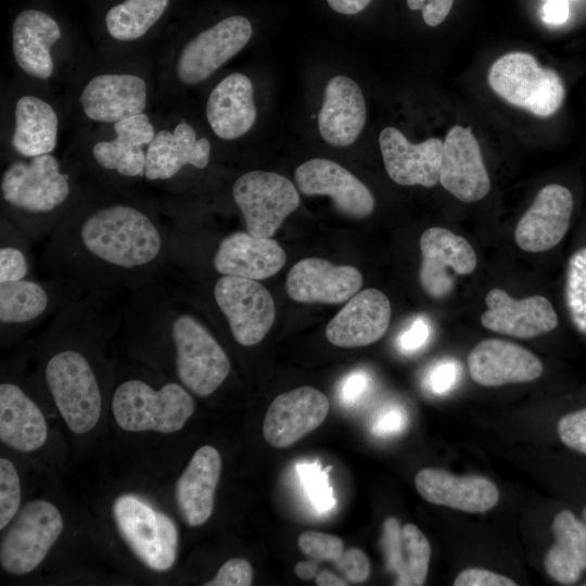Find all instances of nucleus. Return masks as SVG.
Here are the masks:
<instances>
[{
	"label": "nucleus",
	"instance_id": "b1692460",
	"mask_svg": "<svg viewBox=\"0 0 586 586\" xmlns=\"http://www.w3.org/2000/svg\"><path fill=\"white\" fill-rule=\"evenodd\" d=\"M49 434L46 417L16 379H2L0 383V440L2 444L21 453L40 449Z\"/></svg>",
	"mask_w": 586,
	"mask_h": 586
},
{
	"label": "nucleus",
	"instance_id": "a19ab883",
	"mask_svg": "<svg viewBox=\"0 0 586 586\" xmlns=\"http://www.w3.org/2000/svg\"><path fill=\"white\" fill-rule=\"evenodd\" d=\"M297 544L304 555L318 562H336L344 552V543L339 536L322 532L305 531Z\"/></svg>",
	"mask_w": 586,
	"mask_h": 586
},
{
	"label": "nucleus",
	"instance_id": "39448f33",
	"mask_svg": "<svg viewBox=\"0 0 586 586\" xmlns=\"http://www.w3.org/2000/svg\"><path fill=\"white\" fill-rule=\"evenodd\" d=\"M111 410L118 428L126 432L171 434L183 429L195 403L192 393L178 381L129 368L114 381Z\"/></svg>",
	"mask_w": 586,
	"mask_h": 586
},
{
	"label": "nucleus",
	"instance_id": "c756f323",
	"mask_svg": "<svg viewBox=\"0 0 586 586\" xmlns=\"http://www.w3.org/2000/svg\"><path fill=\"white\" fill-rule=\"evenodd\" d=\"M58 22L48 13L28 9L12 24V48L17 65L28 75L48 79L54 71L51 47L61 38Z\"/></svg>",
	"mask_w": 586,
	"mask_h": 586
},
{
	"label": "nucleus",
	"instance_id": "c03bdc74",
	"mask_svg": "<svg viewBox=\"0 0 586 586\" xmlns=\"http://www.w3.org/2000/svg\"><path fill=\"white\" fill-rule=\"evenodd\" d=\"M114 131L117 138L137 146L149 145L155 137L153 125L143 112L114 123Z\"/></svg>",
	"mask_w": 586,
	"mask_h": 586
},
{
	"label": "nucleus",
	"instance_id": "0eeeda50",
	"mask_svg": "<svg viewBox=\"0 0 586 586\" xmlns=\"http://www.w3.org/2000/svg\"><path fill=\"white\" fill-rule=\"evenodd\" d=\"M487 80L498 97L538 117L553 115L565 95L559 74L522 51L498 58L489 67Z\"/></svg>",
	"mask_w": 586,
	"mask_h": 586
},
{
	"label": "nucleus",
	"instance_id": "052dcab7",
	"mask_svg": "<svg viewBox=\"0 0 586 586\" xmlns=\"http://www.w3.org/2000/svg\"><path fill=\"white\" fill-rule=\"evenodd\" d=\"M566 1H569V0H566Z\"/></svg>",
	"mask_w": 586,
	"mask_h": 586
},
{
	"label": "nucleus",
	"instance_id": "58836bf2",
	"mask_svg": "<svg viewBox=\"0 0 586 586\" xmlns=\"http://www.w3.org/2000/svg\"><path fill=\"white\" fill-rule=\"evenodd\" d=\"M22 507L21 477L15 464L8 458H0V530L16 515Z\"/></svg>",
	"mask_w": 586,
	"mask_h": 586
},
{
	"label": "nucleus",
	"instance_id": "f257e3e1",
	"mask_svg": "<svg viewBox=\"0 0 586 586\" xmlns=\"http://www.w3.org/2000/svg\"><path fill=\"white\" fill-rule=\"evenodd\" d=\"M40 266L46 278L81 294L132 292L170 271L168 224L133 203L85 202L48 238Z\"/></svg>",
	"mask_w": 586,
	"mask_h": 586
},
{
	"label": "nucleus",
	"instance_id": "6e6552de",
	"mask_svg": "<svg viewBox=\"0 0 586 586\" xmlns=\"http://www.w3.org/2000/svg\"><path fill=\"white\" fill-rule=\"evenodd\" d=\"M64 530V518L52 501L37 498L24 504L4 528L0 565L10 575L34 572Z\"/></svg>",
	"mask_w": 586,
	"mask_h": 586
},
{
	"label": "nucleus",
	"instance_id": "09e8293b",
	"mask_svg": "<svg viewBox=\"0 0 586 586\" xmlns=\"http://www.w3.org/2000/svg\"><path fill=\"white\" fill-rule=\"evenodd\" d=\"M453 584L455 586H517L513 579L480 568H468L461 571Z\"/></svg>",
	"mask_w": 586,
	"mask_h": 586
},
{
	"label": "nucleus",
	"instance_id": "864d4df0",
	"mask_svg": "<svg viewBox=\"0 0 586 586\" xmlns=\"http://www.w3.org/2000/svg\"><path fill=\"white\" fill-rule=\"evenodd\" d=\"M542 16L545 23L558 25L569 17V2L566 0H545Z\"/></svg>",
	"mask_w": 586,
	"mask_h": 586
},
{
	"label": "nucleus",
	"instance_id": "37998d69",
	"mask_svg": "<svg viewBox=\"0 0 586 586\" xmlns=\"http://www.w3.org/2000/svg\"><path fill=\"white\" fill-rule=\"evenodd\" d=\"M557 433L563 445L586 456V407L562 416Z\"/></svg>",
	"mask_w": 586,
	"mask_h": 586
},
{
	"label": "nucleus",
	"instance_id": "ddd939ff",
	"mask_svg": "<svg viewBox=\"0 0 586 586\" xmlns=\"http://www.w3.org/2000/svg\"><path fill=\"white\" fill-rule=\"evenodd\" d=\"M420 250L419 282L432 298L447 296L456 277L472 273L477 264L469 241L445 228L432 227L423 231Z\"/></svg>",
	"mask_w": 586,
	"mask_h": 586
},
{
	"label": "nucleus",
	"instance_id": "473e14b6",
	"mask_svg": "<svg viewBox=\"0 0 586 586\" xmlns=\"http://www.w3.org/2000/svg\"><path fill=\"white\" fill-rule=\"evenodd\" d=\"M551 530L555 543L544 559L546 573L561 585H573L586 571V524L564 509L553 518Z\"/></svg>",
	"mask_w": 586,
	"mask_h": 586
},
{
	"label": "nucleus",
	"instance_id": "dca6fc26",
	"mask_svg": "<svg viewBox=\"0 0 586 586\" xmlns=\"http://www.w3.org/2000/svg\"><path fill=\"white\" fill-rule=\"evenodd\" d=\"M300 191L305 195H327L343 215L364 218L375 205L369 188L339 163L327 158H311L294 173Z\"/></svg>",
	"mask_w": 586,
	"mask_h": 586
},
{
	"label": "nucleus",
	"instance_id": "cd10ccee",
	"mask_svg": "<svg viewBox=\"0 0 586 586\" xmlns=\"http://www.w3.org/2000/svg\"><path fill=\"white\" fill-rule=\"evenodd\" d=\"M79 100L89 119L116 123L143 112L146 85L131 74L98 75L86 85Z\"/></svg>",
	"mask_w": 586,
	"mask_h": 586
},
{
	"label": "nucleus",
	"instance_id": "4d7b16f0",
	"mask_svg": "<svg viewBox=\"0 0 586 586\" xmlns=\"http://www.w3.org/2000/svg\"><path fill=\"white\" fill-rule=\"evenodd\" d=\"M315 578H316V585L318 586H346L347 585V583L343 578L326 570L319 572Z\"/></svg>",
	"mask_w": 586,
	"mask_h": 586
},
{
	"label": "nucleus",
	"instance_id": "a211bd4d",
	"mask_svg": "<svg viewBox=\"0 0 586 586\" xmlns=\"http://www.w3.org/2000/svg\"><path fill=\"white\" fill-rule=\"evenodd\" d=\"M443 144L438 138L411 143L392 126L385 127L379 135L385 170L400 186H436L440 182Z\"/></svg>",
	"mask_w": 586,
	"mask_h": 586
},
{
	"label": "nucleus",
	"instance_id": "6e6d98bb",
	"mask_svg": "<svg viewBox=\"0 0 586 586\" xmlns=\"http://www.w3.org/2000/svg\"><path fill=\"white\" fill-rule=\"evenodd\" d=\"M294 573L302 579H310L318 574V561L310 559L300 561L294 565Z\"/></svg>",
	"mask_w": 586,
	"mask_h": 586
},
{
	"label": "nucleus",
	"instance_id": "8fccbe9b",
	"mask_svg": "<svg viewBox=\"0 0 586 586\" xmlns=\"http://www.w3.org/2000/svg\"><path fill=\"white\" fill-rule=\"evenodd\" d=\"M431 334V328L424 317L416 318L408 329L404 330L397 341L398 347L404 353H413L422 348Z\"/></svg>",
	"mask_w": 586,
	"mask_h": 586
},
{
	"label": "nucleus",
	"instance_id": "a18cd8bd",
	"mask_svg": "<svg viewBox=\"0 0 586 586\" xmlns=\"http://www.w3.org/2000/svg\"><path fill=\"white\" fill-rule=\"evenodd\" d=\"M253 581L251 563L243 558H231L224 562L206 586H250Z\"/></svg>",
	"mask_w": 586,
	"mask_h": 586
},
{
	"label": "nucleus",
	"instance_id": "393cba45",
	"mask_svg": "<svg viewBox=\"0 0 586 586\" xmlns=\"http://www.w3.org/2000/svg\"><path fill=\"white\" fill-rule=\"evenodd\" d=\"M415 484L426 501L470 513L486 512L499 500L497 486L481 475H455L444 469L424 468L416 474Z\"/></svg>",
	"mask_w": 586,
	"mask_h": 586
},
{
	"label": "nucleus",
	"instance_id": "423d86ee",
	"mask_svg": "<svg viewBox=\"0 0 586 586\" xmlns=\"http://www.w3.org/2000/svg\"><path fill=\"white\" fill-rule=\"evenodd\" d=\"M112 518L117 533L136 557L149 570L163 573L176 563L179 533L175 521L136 494H122L112 505Z\"/></svg>",
	"mask_w": 586,
	"mask_h": 586
},
{
	"label": "nucleus",
	"instance_id": "7c9ffc66",
	"mask_svg": "<svg viewBox=\"0 0 586 586\" xmlns=\"http://www.w3.org/2000/svg\"><path fill=\"white\" fill-rule=\"evenodd\" d=\"M381 543L386 568L396 575L395 585L421 586L425 583L431 545L417 525L402 526L396 518L390 517L383 522Z\"/></svg>",
	"mask_w": 586,
	"mask_h": 586
},
{
	"label": "nucleus",
	"instance_id": "ea45409f",
	"mask_svg": "<svg viewBox=\"0 0 586 586\" xmlns=\"http://www.w3.org/2000/svg\"><path fill=\"white\" fill-rule=\"evenodd\" d=\"M297 472L314 507L321 512L333 509L335 506L333 489L321 464L301 463L297 466Z\"/></svg>",
	"mask_w": 586,
	"mask_h": 586
},
{
	"label": "nucleus",
	"instance_id": "6ab92c4d",
	"mask_svg": "<svg viewBox=\"0 0 586 586\" xmlns=\"http://www.w3.org/2000/svg\"><path fill=\"white\" fill-rule=\"evenodd\" d=\"M487 309L481 323L489 331L519 339H532L558 327V315L551 302L542 295L513 298L494 288L485 296Z\"/></svg>",
	"mask_w": 586,
	"mask_h": 586
},
{
	"label": "nucleus",
	"instance_id": "bb28decb",
	"mask_svg": "<svg viewBox=\"0 0 586 586\" xmlns=\"http://www.w3.org/2000/svg\"><path fill=\"white\" fill-rule=\"evenodd\" d=\"M366 119V102L358 84L344 75L332 77L318 114L322 139L332 146H348L362 131Z\"/></svg>",
	"mask_w": 586,
	"mask_h": 586
},
{
	"label": "nucleus",
	"instance_id": "3c124183",
	"mask_svg": "<svg viewBox=\"0 0 586 586\" xmlns=\"http://www.w3.org/2000/svg\"><path fill=\"white\" fill-rule=\"evenodd\" d=\"M410 10H421L422 18L428 26L442 24L449 14L455 0H406Z\"/></svg>",
	"mask_w": 586,
	"mask_h": 586
},
{
	"label": "nucleus",
	"instance_id": "f8f14e48",
	"mask_svg": "<svg viewBox=\"0 0 586 586\" xmlns=\"http://www.w3.org/2000/svg\"><path fill=\"white\" fill-rule=\"evenodd\" d=\"M253 34L251 22L242 15L228 16L189 40L178 55L176 76L184 85H195L245 47Z\"/></svg>",
	"mask_w": 586,
	"mask_h": 586
},
{
	"label": "nucleus",
	"instance_id": "13d9d810",
	"mask_svg": "<svg viewBox=\"0 0 586 586\" xmlns=\"http://www.w3.org/2000/svg\"><path fill=\"white\" fill-rule=\"evenodd\" d=\"M583 521H584L585 524H586V506H585L584 509H583Z\"/></svg>",
	"mask_w": 586,
	"mask_h": 586
},
{
	"label": "nucleus",
	"instance_id": "f704fd0d",
	"mask_svg": "<svg viewBox=\"0 0 586 586\" xmlns=\"http://www.w3.org/2000/svg\"><path fill=\"white\" fill-rule=\"evenodd\" d=\"M169 0H124L105 15L109 34L119 41L143 37L163 16Z\"/></svg>",
	"mask_w": 586,
	"mask_h": 586
},
{
	"label": "nucleus",
	"instance_id": "1a4fd4ad",
	"mask_svg": "<svg viewBox=\"0 0 586 586\" xmlns=\"http://www.w3.org/2000/svg\"><path fill=\"white\" fill-rule=\"evenodd\" d=\"M212 297L232 339L241 346L257 345L273 324L275 301L258 280L219 275Z\"/></svg>",
	"mask_w": 586,
	"mask_h": 586
},
{
	"label": "nucleus",
	"instance_id": "de8ad7c7",
	"mask_svg": "<svg viewBox=\"0 0 586 586\" xmlns=\"http://www.w3.org/2000/svg\"><path fill=\"white\" fill-rule=\"evenodd\" d=\"M407 424V415L404 408L392 405L383 408L375 417L372 432L380 437H387L400 433Z\"/></svg>",
	"mask_w": 586,
	"mask_h": 586
},
{
	"label": "nucleus",
	"instance_id": "a878e982",
	"mask_svg": "<svg viewBox=\"0 0 586 586\" xmlns=\"http://www.w3.org/2000/svg\"><path fill=\"white\" fill-rule=\"evenodd\" d=\"M221 474V456L211 446L198 448L175 485V501L183 522L196 527L212 517Z\"/></svg>",
	"mask_w": 586,
	"mask_h": 586
},
{
	"label": "nucleus",
	"instance_id": "4c0bfd02",
	"mask_svg": "<svg viewBox=\"0 0 586 586\" xmlns=\"http://www.w3.org/2000/svg\"><path fill=\"white\" fill-rule=\"evenodd\" d=\"M565 301L573 323L586 333V247L575 252L569 260Z\"/></svg>",
	"mask_w": 586,
	"mask_h": 586
},
{
	"label": "nucleus",
	"instance_id": "9b49d317",
	"mask_svg": "<svg viewBox=\"0 0 586 586\" xmlns=\"http://www.w3.org/2000/svg\"><path fill=\"white\" fill-rule=\"evenodd\" d=\"M232 196L246 231L262 238L272 237L300 205L298 192L286 177L264 170L240 176L233 183Z\"/></svg>",
	"mask_w": 586,
	"mask_h": 586
},
{
	"label": "nucleus",
	"instance_id": "c85d7f7f",
	"mask_svg": "<svg viewBox=\"0 0 586 586\" xmlns=\"http://www.w3.org/2000/svg\"><path fill=\"white\" fill-rule=\"evenodd\" d=\"M211 150L208 139H196L195 130L187 123L178 124L173 132L161 130L155 133L145 152L144 178L166 181L186 165L203 169L209 163Z\"/></svg>",
	"mask_w": 586,
	"mask_h": 586
},
{
	"label": "nucleus",
	"instance_id": "4468645a",
	"mask_svg": "<svg viewBox=\"0 0 586 586\" xmlns=\"http://www.w3.org/2000/svg\"><path fill=\"white\" fill-rule=\"evenodd\" d=\"M442 187L459 201L482 200L491 190L479 141L470 127L453 126L443 142Z\"/></svg>",
	"mask_w": 586,
	"mask_h": 586
},
{
	"label": "nucleus",
	"instance_id": "7ed1b4c3",
	"mask_svg": "<svg viewBox=\"0 0 586 586\" xmlns=\"http://www.w3.org/2000/svg\"><path fill=\"white\" fill-rule=\"evenodd\" d=\"M120 332L133 358L173 374L199 397L214 394L231 372L226 351L186 306L169 273L128 292Z\"/></svg>",
	"mask_w": 586,
	"mask_h": 586
},
{
	"label": "nucleus",
	"instance_id": "2eb2a0df",
	"mask_svg": "<svg viewBox=\"0 0 586 586\" xmlns=\"http://www.w3.org/2000/svg\"><path fill=\"white\" fill-rule=\"evenodd\" d=\"M329 400L313 386H301L275 397L263 423L265 441L285 448L317 429L327 418Z\"/></svg>",
	"mask_w": 586,
	"mask_h": 586
},
{
	"label": "nucleus",
	"instance_id": "f03ea898",
	"mask_svg": "<svg viewBox=\"0 0 586 586\" xmlns=\"http://www.w3.org/2000/svg\"><path fill=\"white\" fill-rule=\"evenodd\" d=\"M123 317L117 293L90 292L61 308L37 339L41 381L74 434H87L100 421L103 347L120 332Z\"/></svg>",
	"mask_w": 586,
	"mask_h": 586
},
{
	"label": "nucleus",
	"instance_id": "79ce46f5",
	"mask_svg": "<svg viewBox=\"0 0 586 586\" xmlns=\"http://www.w3.org/2000/svg\"><path fill=\"white\" fill-rule=\"evenodd\" d=\"M461 377V365L454 358H445L434 364L423 380L425 390L437 396L453 391Z\"/></svg>",
	"mask_w": 586,
	"mask_h": 586
},
{
	"label": "nucleus",
	"instance_id": "9d476101",
	"mask_svg": "<svg viewBox=\"0 0 586 586\" xmlns=\"http://www.w3.org/2000/svg\"><path fill=\"white\" fill-rule=\"evenodd\" d=\"M77 290L44 278L28 277L0 282V330L2 343L13 341L52 318L68 303L82 296Z\"/></svg>",
	"mask_w": 586,
	"mask_h": 586
},
{
	"label": "nucleus",
	"instance_id": "f3484780",
	"mask_svg": "<svg viewBox=\"0 0 586 586\" xmlns=\"http://www.w3.org/2000/svg\"><path fill=\"white\" fill-rule=\"evenodd\" d=\"M573 203L566 187L557 183L543 187L515 227L517 245L528 253L558 245L569 230Z\"/></svg>",
	"mask_w": 586,
	"mask_h": 586
},
{
	"label": "nucleus",
	"instance_id": "5fc2aeb1",
	"mask_svg": "<svg viewBox=\"0 0 586 586\" xmlns=\"http://www.w3.org/2000/svg\"><path fill=\"white\" fill-rule=\"evenodd\" d=\"M328 5L336 13L355 15L364 11L372 0H326Z\"/></svg>",
	"mask_w": 586,
	"mask_h": 586
},
{
	"label": "nucleus",
	"instance_id": "2f4dec72",
	"mask_svg": "<svg viewBox=\"0 0 586 586\" xmlns=\"http://www.w3.org/2000/svg\"><path fill=\"white\" fill-rule=\"evenodd\" d=\"M253 84L241 73L225 77L211 92L206 117L219 138L233 140L245 135L256 119Z\"/></svg>",
	"mask_w": 586,
	"mask_h": 586
},
{
	"label": "nucleus",
	"instance_id": "49530a36",
	"mask_svg": "<svg viewBox=\"0 0 586 586\" xmlns=\"http://www.w3.org/2000/svg\"><path fill=\"white\" fill-rule=\"evenodd\" d=\"M335 563L339 570L342 571V573L351 582L360 583L369 577V559L366 553L358 548H349L344 550Z\"/></svg>",
	"mask_w": 586,
	"mask_h": 586
},
{
	"label": "nucleus",
	"instance_id": "e433bc0d",
	"mask_svg": "<svg viewBox=\"0 0 586 586\" xmlns=\"http://www.w3.org/2000/svg\"><path fill=\"white\" fill-rule=\"evenodd\" d=\"M92 156L98 166L115 171L120 177H144L146 155L142 146L120 138L97 142L92 146Z\"/></svg>",
	"mask_w": 586,
	"mask_h": 586
},
{
	"label": "nucleus",
	"instance_id": "bf43d9fd",
	"mask_svg": "<svg viewBox=\"0 0 586 586\" xmlns=\"http://www.w3.org/2000/svg\"><path fill=\"white\" fill-rule=\"evenodd\" d=\"M585 585H586V583H585Z\"/></svg>",
	"mask_w": 586,
	"mask_h": 586
},
{
	"label": "nucleus",
	"instance_id": "4be33fe9",
	"mask_svg": "<svg viewBox=\"0 0 586 586\" xmlns=\"http://www.w3.org/2000/svg\"><path fill=\"white\" fill-rule=\"evenodd\" d=\"M285 259L284 250L273 239L234 231L218 241L211 263L221 276L264 280L276 275Z\"/></svg>",
	"mask_w": 586,
	"mask_h": 586
},
{
	"label": "nucleus",
	"instance_id": "412c9836",
	"mask_svg": "<svg viewBox=\"0 0 586 586\" xmlns=\"http://www.w3.org/2000/svg\"><path fill=\"white\" fill-rule=\"evenodd\" d=\"M467 362L472 380L483 386L531 382L544 370L535 354L500 339L479 342L469 353Z\"/></svg>",
	"mask_w": 586,
	"mask_h": 586
},
{
	"label": "nucleus",
	"instance_id": "c9c22d12",
	"mask_svg": "<svg viewBox=\"0 0 586 586\" xmlns=\"http://www.w3.org/2000/svg\"><path fill=\"white\" fill-rule=\"evenodd\" d=\"M31 244L33 242L11 221L1 217L0 282L31 277Z\"/></svg>",
	"mask_w": 586,
	"mask_h": 586
},
{
	"label": "nucleus",
	"instance_id": "5701e85b",
	"mask_svg": "<svg viewBox=\"0 0 586 586\" xmlns=\"http://www.w3.org/2000/svg\"><path fill=\"white\" fill-rule=\"evenodd\" d=\"M391 303L377 289L352 296L326 328L327 340L339 347H361L380 340L390 326Z\"/></svg>",
	"mask_w": 586,
	"mask_h": 586
},
{
	"label": "nucleus",
	"instance_id": "aec40b11",
	"mask_svg": "<svg viewBox=\"0 0 586 586\" xmlns=\"http://www.w3.org/2000/svg\"><path fill=\"white\" fill-rule=\"evenodd\" d=\"M362 285L360 271L353 266H336L323 258L297 262L289 271L288 295L301 303L341 304L354 296Z\"/></svg>",
	"mask_w": 586,
	"mask_h": 586
},
{
	"label": "nucleus",
	"instance_id": "603ef678",
	"mask_svg": "<svg viewBox=\"0 0 586 586\" xmlns=\"http://www.w3.org/2000/svg\"><path fill=\"white\" fill-rule=\"evenodd\" d=\"M369 378L364 372L351 373L343 382L341 388V399L345 404L358 400L369 386Z\"/></svg>",
	"mask_w": 586,
	"mask_h": 586
},
{
	"label": "nucleus",
	"instance_id": "20e7f679",
	"mask_svg": "<svg viewBox=\"0 0 586 586\" xmlns=\"http://www.w3.org/2000/svg\"><path fill=\"white\" fill-rule=\"evenodd\" d=\"M1 198L9 209L2 216L33 243L47 241L68 212L69 176L51 154L11 163L1 177Z\"/></svg>",
	"mask_w": 586,
	"mask_h": 586
},
{
	"label": "nucleus",
	"instance_id": "72a5a7b5",
	"mask_svg": "<svg viewBox=\"0 0 586 586\" xmlns=\"http://www.w3.org/2000/svg\"><path fill=\"white\" fill-rule=\"evenodd\" d=\"M58 116L52 106L34 95H24L14 110L13 149L24 157L50 154L56 145Z\"/></svg>",
	"mask_w": 586,
	"mask_h": 586
}]
</instances>
